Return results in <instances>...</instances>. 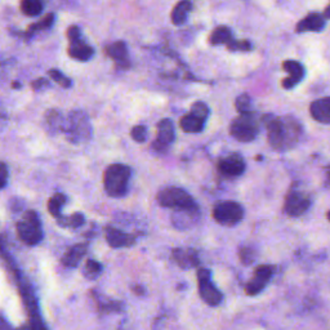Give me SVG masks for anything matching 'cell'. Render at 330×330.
<instances>
[{
  "label": "cell",
  "mask_w": 330,
  "mask_h": 330,
  "mask_svg": "<svg viewBox=\"0 0 330 330\" xmlns=\"http://www.w3.org/2000/svg\"><path fill=\"white\" fill-rule=\"evenodd\" d=\"M263 123L267 128L268 142L275 150L292 147L301 134V127L292 118L279 119L272 115L263 116Z\"/></svg>",
  "instance_id": "1"
},
{
  "label": "cell",
  "mask_w": 330,
  "mask_h": 330,
  "mask_svg": "<svg viewBox=\"0 0 330 330\" xmlns=\"http://www.w3.org/2000/svg\"><path fill=\"white\" fill-rule=\"evenodd\" d=\"M132 169L128 165L112 164L103 174V186L111 197H123L128 192Z\"/></svg>",
  "instance_id": "2"
},
{
  "label": "cell",
  "mask_w": 330,
  "mask_h": 330,
  "mask_svg": "<svg viewBox=\"0 0 330 330\" xmlns=\"http://www.w3.org/2000/svg\"><path fill=\"white\" fill-rule=\"evenodd\" d=\"M16 231L19 239L26 245H37L43 239L40 219H39L37 213L35 210H27L23 214L21 221L17 222Z\"/></svg>",
  "instance_id": "3"
},
{
  "label": "cell",
  "mask_w": 330,
  "mask_h": 330,
  "mask_svg": "<svg viewBox=\"0 0 330 330\" xmlns=\"http://www.w3.org/2000/svg\"><path fill=\"white\" fill-rule=\"evenodd\" d=\"M63 131L72 144H80L92 136V128L88 116L83 111H72L65 123Z\"/></svg>",
  "instance_id": "4"
},
{
  "label": "cell",
  "mask_w": 330,
  "mask_h": 330,
  "mask_svg": "<svg viewBox=\"0 0 330 330\" xmlns=\"http://www.w3.org/2000/svg\"><path fill=\"white\" fill-rule=\"evenodd\" d=\"M158 202L164 208L178 209H199L190 193L179 187H165L158 193Z\"/></svg>",
  "instance_id": "5"
},
{
  "label": "cell",
  "mask_w": 330,
  "mask_h": 330,
  "mask_svg": "<svg viewBox=\"0 0 330 330\" xmlns=\"http://www.w3.org/2000/svg\"><path fill=\"white\" fill-rule=\"evenodd\" d=\"M259 131L258 119L254 112L240 114L234 122L231 123L230 133L235 140L240 142H252L257 137Z\"/></svg>",
  "instance_id": "6"
},
{
  "label": "cell",
  "mask_w": 330,
  "mask_h": 330,
  "mask_svg": "<svg viewBox=\"0 0 330 330\" xmlns=\"http://www.w3.org/2000/svg\"><path fill=\"white\" fill-rule=\"evenodd\" d=\"M244 217V209L239 202L222 201L213 208V218L222 226H235Z\"/></svg>",
  "instance_id": "7"
},
{
  "label": "cell",
  "mask_w": 330,
  "mask_h": 330,
  "mask_svg": "<svg viewBox=\"0 0 330 330\" xmlns=\"http://www.w3.org/2000/svg\"><path fill=\"white\" fill-rule=\"evenodd\" d=\"M67 37L70 40L69 56L71 58L80 61V62H85L93 57V48L87 41L81 39L80 28L78 26H70L67 30Z\"/></svg>",
  "instance_id": "8"
},
{
  "label": "cell",
  "mask_w": 330,
  "mask_h": 330,
  "mask_svg": "<svg viewBox=\"0 0 330 330\" xmlns=\"http://www.w3.org/2000/svg\"><path fill=\"white\" fill-rule=\"evenodd\" d=\"M199 280V293L202 301L209 306H217L222 302V293L213 285L210 280V271L205 268H200L197 271Z\"/></svg>",
  "instance_id": "9"
},
{
  "label": "cell",
  "mask_w": 330,
  "mask_h": 330,
  "mask_svg": "<svg viewBox=\"0 0 330 330\" xmlns=\"http://www.w3.org/2000/svg\"><path fill=\"white\" fill-rule=\"evenodd\" d=\"M274 275V267L272 266H258L254 271L252 280L246 284L245 292L248 296H257L265 289V287L268 284L270 279Z\"/></svg>",
  "instance_id": "10"
},
{
  "label": "cell",
  "mask_w": 330,
  "mask_h": 330,
  "mask_svg": "<svg viewBox=\"0 0 330 330\" xmlns=\"http://www.w3.org/2000/svg\"><path fill=\"white\" fill-rule=\"evenodd\" d=\"M175 140L174 133V125L169 119H163L158 123V137L154 142V149L156 151H165L168 149L173 141Z\"/></svg>",
  "instance_id": "11"
},
{
  "label": "cell",
  "mask_w": 330,
  "mask_h": 330,
  "mask_svg": "<svg viewBox=\"0 0 330 330\" xmlns=\"http://www.w3.org/2000/svg\"><path fill=\"white\" fill-rule=\"evenodd\" d=\"M310 205H311V201H310L309 197L305 196L301 192L292 191L287 196V200H285L284 210L290 217H299L310 208Z\"/></svg>",
  "instance_id": "12"
},
{
  "label": "cell",
  "mask_w": 330,
  "mask_h": 330,
  "mask_svg": "<svg viewBox=\"0 0 330 330\" xmlns=\"http://www.w3.org/2000/svg\"><path fill=\"white\" fill-rule=\"evenodd\" d=\"M218 170L226 177H239L245 170V162L239 154H231L218 163Z\"/></svg>",
  "instance_id": "13"
},
{
  "label": "cell",
  "mask_w": 330,
  "mask_h": 330,
  "mask_svg": "<svg viewBox=\"0 0 330 330\" xmlns=\"http://www.w3.org/2000/svg\"><path fill=\"white\" fill-rule=\"evenodd\" d=\"M106 54L111 59H114V62L123 69H128L131 62H129V54L128 48L124 41H116L106 47Z\"/></svg>",
  "instance_id": "14"
},
{
  "label": "cell",
  "mask_w": 330,
  "mask_h": 330,
  "mask_svg": "<svg viewBox=\"0 0 330 330\" xmlns=\"http://www.w3.org/2000/svg\"><path fill=\"white\" fill-rule=\"evenodd\" d=\"M283 69L289 74V76H288L287 79H284L283 83H281L285 89H292V88H294L299 81L302 80L303 76H305V69H303V66L299 62H297V61H285V62L283 63Z\"/></svg>",
  "instance_id": "15"
},
{
  "label": "cell",
  "mask_w": 330,
  "mask_h": 330,
  "mask_svg": "<svg viewBox=\"0 0 330 330\" xmlns=\"http://www.w3.org/2000/svg\"><path fill=\"white\" fill-rule=\"evenodd\" d=\"M310 112L316 122L330 124V97L314 101L310 106Z\"/></svg>",
  "instance_id": "16"
},
{
  "label": "cell",
  "mask_w": 330,
  "mask_h": 330,
  "mask_svg": "<svg viewBox=\"0 0 330 330\" xmlns=\"http://www.w3.org/2000/svg\"><path fill=\"white\" fill-rule=\"evenodd\" d=\"M173 258L175 263L182 268H191L199 266V257L197 253L191 248H175L173 250Z\"/></svg>",
  "instance_id": "17"
},
{
  "label": "cell",
  "mask_w": 330,
  "mask_h": 330,
  "mask_svg": "<svg viewBox=\"0 0 330 330\" xmlns=\"http://www.w3.org/2000/svg\"><path fill=\"white\" fill-rule=\"evenodd\" d=\"M106 240L112 248H123L134 243V237L132 235L125 234L115 227H106Z\"/></svg>",
  "instance_id": "18"
},
{
  "label": "cell",
  "mask_w": 330,
  "mask_h": 330,
  "mask_svg": "<svg viewBox=\"0 0 330 330\" xmlns=\"http://www.w3.org/2000/svg\"><path fill=\"white\" fill-rule=\"evenodd\" d=\"M325 26L324 17L320 16L319 13H311L307 17L298 22L297 25V32H307V31H321Z\"/></svg>",
  "instance_id": "19"
},
{
  "label": "cell",
  "mask_w": 330,
  "mask_h": 330,
  "mask_svg": "<svg viewBox=\"0 0 330 330\" xmlns=\"http://www.w3.org/2000/svg\"><path fill=\"white\" fill-rule=\"evenodd\" d=\"M205 122V119L200 118L196 114L190 111V114L182 116L179 120V127L186 133H200L204 129Z\"/></svg>",
  "instance_id": "20"
},
{
  "label": "cell",
  "mask_w": 330,
  "mask_h": 330,
  "mask_svg": "<svg viewBox=\"0 0 330 330\" xmlns=\"http://www.w3.org/2000/svg\"><path fill=\"white\" fill-rule=\"evenodd\" d=\"M234 36H232V31H231L230 28L227 26H219L214 30V31L210 34L209 36V43L212 44V45H221V44H224V45H227L228 49L231 50V48L234 47L235 44Z\"/></svg>",
  "instance_id": "21"
},
{
  "label": "cell",
  "mask_w": 330,
  "mask_h": 330,
  "mask_svg": "<svg viewBox=\"0 0 330 330\" xmlns=\"http://www.w3.org/2000/svg\"><path fill=\"white\" fill-rule=\"evenodd\" d=\"M85 253H87V244H76L67 249L65 256L62 257V263L66 267H76L81 258L85 256Z\"/></svg>",
  "instance_id": "22"
},
{
  "label": "cell",
  "mask_w": 330,
  "mask_h": 330,
  "mask_svg": "<svg viewBox=\"0 0 330 330\" xmlns=\"http://www.w3.org/2000/svg\"><path fill=\"white\" fill-rule=\"evenodd\" d=\"M191 10H192L191 0H181L179 3L175 4V6L171 10V22L177 26L183 25Z\"/></svg>",
  "instance_id": "23"
},
{
  "label": "cell",
  "mask_w": 330,
  "mask_h": 330,
  "mask_svg": "<svg viewBox=\"0 0 330 330\" xmlns=\"http://www.w3.org/2000/svg\"><path fill=\"white\" fill-rule=\"evenodd\" d=\"M21 10L26 16H39L43 12V1L41 0H21Z\"/></svg>",
  "instance_id": "24"
},
{
  "label": "cell",
  "mask_w": 330,
  "mask_h": 330,
  "mask_svg": "<svg viewBox=\"0 0 330 330\" xmlns=\"http://www.w3.org/2000/svg\"><path fill=\"white\" fill-rule=\"evenodd\" d=\"M66 196L63 193H56L54 196H52L48 201V210L54 218H61V209L65 205Z\"/></svg>",
  "instance_id": "25"
},
{
  "label": "cell",
  "mask_w": 330,
  "mask_h": 330,
  "mask_svg": "<svg viewBox=\"0 0 330 330\" xmlns=\"http://www.w3.org/2000/svg\"><path fill=\"white\" fill-rule=\"evenodd\" d=\"M53 21H54V14L49 13V14H47V16L44 17L41 21L36 22V23H34V25L30 26L27 30V32H26V36H31L34 32L40 31V30H45V28L50 27V26L53 25Z\"/></svg>",
  "instance_id": "26"
},
{
  "label": "cell",
  "mask_w": 330,
  "mask_h": 330,
  "mask_svg": "<svg viewBox=\"0 0 330 330\" xmlns=\"http://www.w3.org/2000/svg\"><path fill=\"white\" fill-rule=\"evenodd\" d=\"M45 122L48 123L49 128H52V131H57V129H61L63 131V122H62V116L56 110H50L47 112L45 115Z\"/></svg>",
  "instance_id": "27"
},
{
  "label": "cell",
  "mask_w": 330,
  "mask_h": 330,
  "mask_svg": "<svg viewBox=\"0 0 330 330\" xmlns=\"http://www.w3.org/2000/svg\"><path fill=\"white\" fill-rule=\"evenodd\" d=\"M48 75H49L50 78H52V80H54L57 83V84H59L62 88H70L71 87V80H70L66 75H63L62 72L58 71V70L56 69H52L48 71Z\"/></svg>",
  "instance_id": "28"
},
{
  "label": "cell",
  "mask_w": 330,
  "mask_h": 330,
  "mask_svg": "<svg viewBox=\"0 0 330 330\" xmlns=\"http://www.w3.org/2000/svg\"><path fill=\"white\" fill-rule=\"evenodd\" d=\"M59 223L63 224V226H69V227H79L81 224L84 223V215L80 214V213H75L74 215H70L67 218H61L58 219Z\"/></svg>",
  "instance_id": "29"
},
{
  "label": "cell",
  "mask_w": 330,
  "mask_h": 330,
  "mask_svg": "<svg viewBox=\"0 0 330 330\" xmlns=\"http://www.w3.org/2000/svg\"><path fill=\"white\" fill-rule=\"evenodd\" d=\"M250 97L248 94H241L236 98L235 101V106H236V110L240 112V114H244V112H249L250 111Z\"/></svg>",
  "instance_id": "30"
},
{
  "label": "cell",
  "mask_w": 330,
  "mask_h": 330,
  "mask_svg": "<svg viewBox=\"0 0 330 330\" xmlns=\"http://www.w3.org/2000/svg\"><path fill=\"white\" fill-rule=\"evenodd\" d=\"M131 136H132V138L136 141V142H138V144H142V142H145L147 138L146 127H144V125H136V127L132 128Z\"/></svg>",
  "instance_id": "31"
},
{
  "label": "cell",
  "mask_w": 330,
  "mask_h": 330,
  "mask_svg": "<svg viewBox=\"0 0 330 330\" xmlns=\"http://www.w3.org/2000/svg\"><path fill=\"white\" fill-rule=\"evenodd\" d=\"M239 254L244 265H252L256 259V252L252 248H243V249H240Z\"/></svg>",
  "instance_id": "32"
},
{
  "label": "cell",
  "mask_w": 330,
  "mask_h": 330,
  "mask_svg": "<svg viewBox=\"0 0 330 330\" xmlns=\"http://www.w3.org/2000/svg\"><path fill=\"white\" fill-rule=\"evenodd\" d=\"M101 271H102V267H101L98 262L92 261V259L87 261V263H85V272H87V275H89L91 277H94L100 274Z\"/></svg>",
  "instance_id": "33"
},
{
  "label": "cell",
  "mask_w": 330,
  "mask_h": 330,
  "mask_svg": "<svg viewBox=\"0 0 330 330\" xmlns=\"http://www.w3.org/2000/svg\"><path fill=\"white\" fill-rule=\"evenodd\" d=\"M191 112L196 114L197 116H200V118L205 119L206 120V118H208V115H209V109L205 103L196 102V103H193L192 107H191Z\"/></svg>",
  "instance_id": "34"
},
{
  "label": "cell",
  "mask_w": 330,
  "mask_h": 330,
  "mask_svg": "<svg viewBox=\"0 0 330 330\" xmlns=\"http://www.w3.org/2000/svg\"><path fill=\"white\" fill-rule=\"evenodd\" d=\"M1 177H0V181H1V188H4L6 184V181H8V168H6L5 163H1Z\"/></svg>",
  "instance_id": "35"
},
{
  "label": "cell",
  "mask_w": 330,
  "mask_h": 330,
  "mask_svg": "<svg viewBox=\"0 0 330 330\" xmlns=\"http://www.w3.org/2000/svg\"><path fill=\"white\" fill-rule=\"evenodd\" d=\"M32 88H34L35 91H37V89H40L41 87H48L49 85V83H48L45 79H37V80L32 81Z\"/></svg>",
  "instance_id": "36"
},
{
  "label": "cell",
  "mask_w": 330,
  "mask_h": 330,
  "mask_svg": "<svg viewBox=\"0 0 330 330\" xmlns=\"http://www.w3.org/2000/svg\"><path fill=\"white\" fill-rule=\"evenodd\" d=\"M324 17H325V18L330 19V5L328 6L327 9H325V12H324Z\"/></svg>",
  "instance_id": "37"
},
{
  "label": "cell",
  "mask_w": 330,
  "mask_h": 330,
  "mask_svg": "<svg viewBox=\"0 0 330 330\" xmlns=\"http://www.w3.org/2000/svg\"><path fill=\"white\" fill-rule=\"evenodd\" d=\"M327 217H328V219H329V221H330V212H328V214H327Z\"/></svg>",
  "instance_id": "38"
}]
</instances>
